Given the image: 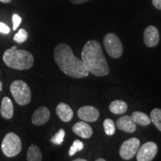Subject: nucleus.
<instances>
[{
	"label": "nucleus",
	"mask_w": 161,
	"mask_h": 161,
	"mask_svg": "<svg viewBox=\"0 0 161 161\" xmlns=\"http://www.w3.org/2000/svg\"><path fill=\"white\" fill-rule=\"evenodd\" d=\"M54 58L60 69L66 75L75 78L87 77L90 72L81 60L74 55L71 47L66 43H60L54 50Z\"/></svg>",
	"instance_id": "1"
},
{
	"label": "nucleus",
	"mask_w": 161,
	"mask_h": 161,
	"mask_svg": "<svg viewBox=\"0 0 161 161\" xmlns=\"http://www.w3.org/2000/svg\"><path fill=\"white\" fill-rule=\"evenodd\" d=\"M81 60L90 73L103 77L109 73V66L101 45L96 40H89L84 44L81 52Z\"/></svg>",
	"instance_id": "2"
},
{
	"label": "nucleus",
	"mask_w": 161,
	"mask_h": 161,
	"mask_svg": "<svg viewBox=\"0 0 161 161\" xmlns=\"http://www.w3.org/2000/svg\"><path fill=\"white\" fill-rule=\"evenodd\" d=\"M3 58L8 67L17 70L29 69L34 64L33 55L25 50L17 49L16 46L6 50Z\"/></svg>",
	"instance_id": "3"
},
{
	"label": "nucleus",
	"mask_w": 161,
	"mask_h": 161,
	"mask_svg": "<svg viewBox=\"0 0 161 161\" xmlns=\"http://www.w3.org/2000/svg\"><path fill=\"white\" fill-rule=\"evenodd\" d=\"M10 90L16 102L19 105H26L31 102V89L23 80H16L12 82Z\"/></svg>",
	"instance_id": "4"
},
{
	"label": "nucleus",
	"mask_w": 161,
	"mask_h": 161,
	"mask_svg": "<svg viewBox=\"0 0 161 161\" xmlns=\"http://www.w3.org/2000/svg\"><path fill=\"white\" fill-rule=\"evenodd\" d=\"M1 148L3 154L8 158L17 156L22 150V142L19 136L15 133H8L3 139Z\"/></svg>",
	"instance_id": "5"
},
{
	"label": "nucleus",
	"mask_w": 161,
	"mask_h": 161,
	"mask_svg": "<svg viewBox=\"0 0 161 161\" xmlns=\"http://www.w3.org/2000/svg\"><path fill=\"white\" fill-rule=\"evenodd\" d=\"M104 45L108 54L113 58H120L123 52L122 43L115 34H107L104 37Z\"/></svg>",
	"instance_id": "6"
},
{
	"label": "nucleus",
	"mask_w": 161,
	"mask_h": 161,
	"mask_svg": "<svg viewBox=\"0 0 161 161\" xmlns=\"http://www.w3.org/2000/svg\"><path fill=\"white\" fill-rule=\"evenodd\" d=\"M140 141L139 139L133 137L125 141L119 149L120 157L125 160H130L136 155L140 148Z\"/></svg>",
	"instance_id": "7"
},
{
	"label": "nucleus",
	"mask_w": 161,
	"mask_h": 161,
	"mask_svg": "<svg viewBox=\"0 0 161 161\" xmlns=\"http://www.w3.org/2000/svg\"><path fill=\"white\" fill-rule=\"evenodd\" d=\"M158 153V146L154 142H147L136 152L137 161H152Z\"/></svg>",
	"instance_id": "8"
},
{
	"label": "nucleus",
	"mask_w": 161,
	"mask_h": 161,
	"mask_svg": "<svg viewBox=\"0 0 161 161\" xmlns=\"http://www.w3.org/2000/svg\"><path fill=\"white\" fill-rule=\"evenodd\" d=\"M143 40L148 47H154L158 45L160 41V34L155 26L149 25L145 29Z\"/></svg>",
	"instance_id": "9"
},
{
	"label": "nucleus",
	"mask_w": 161,
	"mask_h": 161,
	"mask_svg": "<svg viewBox=\"0 0 161 161\" xmlns=\"http://www.w3.org/2000/svg\"><path fill=\"white\" fill-rule=\"evenodd\" d=\"M78 116L81 120L89 122H94L98 119L99 111L95 107L86 105L81 107L78 110Z\"/></svg>",
	"instance_id": "10"
},
{
	"label": "nucleus",
	"mask_w": 161,
	"mask_h": 161,
	"mask_svg": "<svg viewBox=\"0 0 161 161\" xmlns=\"http://www.w3.org/2000/svg\"><path fill=\"white\" fill-rule=\"evenodd\" d=\"M50 118L49 109L46 107H40L34 112L31 117L32 123L35 125H43L48 122Z\"/></svg>",
	"instance_id": "11"
},
{
	"label": "nucleus",
	"mask_w": 161,
	"mask_h": 161,
	"mask_svg": "<svg viewBox=\"0 0 161 161\" xmlns=\"http://www.w3.org/2000/svg\"><path fill=\"white\" fill-rule=\"evenodd\" d=\"M116 127L126 133H133L136 130V123L129 116H123L116 121Z\"/></svg>",
	"instance_id": "12"
},
{
	"label": "nucleus",
	"mask_w": 161,
	"mask_h": 161,
	"mask_svg": "<svg viewBox=\"0 0 161 161\" xmlns=\"http://www.w3.org/2000/svg\"><path fill=\"white\" fill-rule=\"evenodd\" d=\"M72 131L84 139H88L92 135V129L90 125L84 122H78L72 127Z\"/></svg>",
	"instance_id": "13"
},
{
	"label": "nucleus",
	"mask_w": 161,
	"mask_h": 161,
	"mask_svg": "<svg viewBox=\"0 0 161 161\" xmlns=\"http://www.w3.org/2000/svg\"><path fill=\"white\" fill-rule=\"evenodd\" d=\"M56 113L60 119L64 122H69L73 117L74 113L70 106L64 102H60L56 108Z\"/></svg>",
	"instance_id": "14"
},
{
	"label": "nucleus",
	"mask_w": 161,
	"mask_h": 161,
	"mask_svg": "<svg viewBox=\"0 0 161 161\" xmlns=\"http://www.w3.org/2000/svg\"><path fill=\"white\" fill-rule=\"evenodd\" d=\"M0 114L6 119H10L14 115V105L8 97H4L2 101Z\"/></svg>",
	"instance_id": "15"
},
{
	"label": "nucleus",
	"mask_w": 161,
	"mask_h": 161,
	"mask_svg": "<svg viewBox=\"0 0 161 161\" xmlns=\"http://www.w3.org/2000/svg\"><path fill=\"white\" fill-rule=\"evenodd\" d=\"M109 109L114 114H123L128 110V104L122 100H115L110 104Z\"/></svg>",
	"instance_id": "16"
},
{
	"label": "nucleus",
	"mask_w": 161,
	"mask_h": 161,
	"mask_svg": "<svg viewBox=\"0 0 161 161\" xmlns=\"http://www.w3.org/2000/svg\"><path fill=\"white\" fill-rule=\"evenodd\" d=\"M130 117H131L132 120L136 124H138L142 126H147L148 125H150L151 122H152L148 115H146V114L140 111L134 112L131 114V116H130Z\"/></svg>",
	"instance_id": "17"
},
{
	"label": "nucleus",
	"mask_w": 161,
	"mask_h": 161,
	"mask_svg": "<svg viewBox=\"0 0 161 161\" xmlns=\"http://www.w3.org/2000/svg\"><path fill=\"white\" fill-rule=\"evenodd\" d=\"M26 158L28 161H42V154L40 148L35 145L31 144L28 149Z\"/></svg>",
	"instance_id": "18"
},
{
	"label": "nucleus",
	"mask_w": 161,
	"mask_h": 161,
	"mask_svg": "<svg viewBox=\"0 0 161 161\" xmlns=\"http://www.w3.org/2000/svg\"><path fill=\"white\" fill-rule=\"evenodd\" d=\"M150 120L155 125L159 131L161 130V110L159 108H154L150 114Z\"/></svg>",
	"instance_id": "19"
},
{
	"label": "nucleus",
	"mask_w": 161,
	"mask_h": 161,
	"mask_svg": "<svg viewBox=\"0 0 161 161\" xmlns=\"http://www.w3.org/2000/svg\"><path fill=\"white\" fill-rule=\"evenodd\" d=\"M103 126L104 131L108 136H112L115 134L116 127L114 121L110 119H106L103 122Z\"/></svg>",
	"instance_id": "20"
},
{
	"label": "nucleus",
	"mask_w": 161,
	"mask_h": 161,
	"mask_svg": "<svg viewBox=\"0 0 161 161\" xmlns=\"http://www.w3.org/2000/svg\"><path fill=\"white\" fill-rule=\"evenodd\" d=\"M64 136H65V130L63 128H61L52 136L50 141L55 145H61L64 142Z\"/></svg>",
	"instance_id": "21"
},
{
	"label": "nucleus",
	"mask_w": 161,
	"mask_h": 161,
	"mask_svg": "<svg viewBox=\"0 0 161 161\" xmlns=\"http://www.w3.org/2000/svg\"><path fill=\"white\" fill-rule=\"evenodd\" d=\"M84 147V145L83 142H81V141H80L78 140H75L73 142V143H72V146L70 147V148L69 150V155L71 157L73 156L76 152L83 150Z\"/></svg>",
	"instance_id": "22"
},
{
	"label": "nucleus",
	"mask_w": 161,
	"mask_h": 161,
	"mask_svg": "<svg viewBox=\"0 0 161 161\" xmlns=\"http://www.w3.org/2000/svg\"><path fill=\"white\" fill-rule=\"evenodd\" d=\"M28 36H29L28 32L25 29H21L14 36V40L18 43H23L27 40Z\"/></svg>",
	"instance_id": "23"
},
{
	"label": "nucleus",
	"mask_w": 161,
	"mask_h": 161,
	"mask_svg": "<svg viewBox=\"0 0 161 161\" xmlns=\"http://www.w3.org/2000/svg\"><path fill=\"white\" fill-rule=\"evenodd\" d=\"M12 21H13V30L16 31L17 29V28L19 27L22 22V18L19 17V15L17 14H14L12 17Z\"/></svg>",
	"instance_id": "24"
},
{
	"label": "nucleus",
	"mask_w": 161,
	"mask_h": 161,
	"mask_svg": "<svg viewBox=\"0 0 161 161\" xmlns=\"http://www.w3.org/2000/svg\"><path fill=\"white\" fill-rule=\"evenodd\" d=\"M10 28L7 25H5V23H1L0 22V33L5 34V35H8L10 33Z\"/></svg>",
	"instance_id": "25"
},
{
	"label": "nucleus",
	"mask_w": 161,
	"mask_h": 161,
	"mask_svg": "<svg viewBox=\"0 0 161 161\" xmlns=\"http://www.w3.org/2000/svg\"><path fill=\"white\" fill-rule=\"evenodd\" d=\"M152 4L158 10H161V0H152Z\"/></svg>",
	"instance_id": "26"
},
{
	"label": "nucleus",
	"mask_w": 161,
	"mask_h": 161,
	"mask_svg": "<svg viewBox=\"0 0 161 161\" xmlns=\"http://www.w3.org/2000/svg\"><path fill=\"white\" fill-rule=\"evenodd\" d=\"M70 1L73 4H82L86 3V2L90 1V0H70Z\"/></svg>",
	"instance_id": "27"
},
{
	"label": "nucleus",
	"mask_w": 161,
	"mask_h": 161,
	"mask_svg": "<svg viewBox=\"0 0 161 161\" xmlns=\"http://www.w3.org/2000/svg\"><path fill=\"white\" fill-rule=\"evenodd\" d=\"M12 0H0V2L1 3H11Z\"/></svg>",
	"instance_id": "28"
},
{
	"label": "nucleus",
	"mask_w": 161,
	"mask_h": 161,
	"mask_svg": "<svg viewBox=\"0 0 161 161\" xmlns=\"http://www.w3.org/2000/svg\"><path fill=\"white\" fill-rule=\"evenodd\" d=\"M72 161H87L85 159H81V158H78V159H75V160H72Z\"/></svg>",
	"instance_id": "29"
},
{
	"label": "nucleus",
	"mask_w": 161,
	"mask_h": 161,
	"mask_svg": "<svg viewBox=\"0 0 161 161\" xmlns=\"http://www.w3.org/2000/svg\"><path fill=\"white\" fill-rule=\"evenodd\" d=\"M96 161H106V160H104V159H103V158H98Z\"/></svg>",
	"instance_id": "30"
},
{
	"label": "nucleus",
	"mask_w": 161,
	"mask_h": 161,
	"mask_svg": "<svg viewBox=\"0 0 161 161\" xmlns=\"http://www.w3.org/2000/svg\"><path fill=\"white\" fill-rule=\"evenodd\" d=\"M2 90H3V83L0 81V91H2Z\"/></svg>",
	"instance_id": "31"
}]
</instances>
